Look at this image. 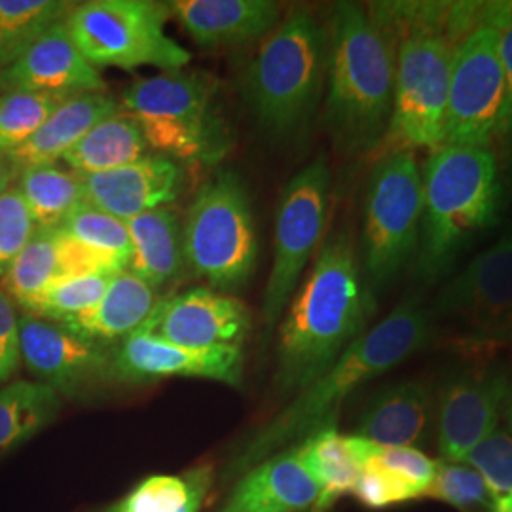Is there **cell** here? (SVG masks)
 I'll list each match as a JSON object with an SVG mask.
<instances>
[{
	"label": "cell",
	"instance_id": "cell-1",
	"mask_svg": "<svg viewBox=\"0 0 512 512\" xmlns=\"http://www.w3.org/2000/svg\"><path fill=\"white\" fill-rule=\"evenodd\" d=\"M378 310L346 230L323 241L279 325L274 387L300 393L363 336Z\"/></svg>",
	"mask_w": 512,
	"mask_h": 512
},
{
	"label": "cell",
	"instance_id": "cell-2",
	"mask_svg": "<svg viewBox=\"0 0 512 512\" xmlns=\"http://www.w3.org/2000/svg\"><path fill=\"white\" fill-rule=\"evenodd\" d=\"M321 122L342 156L384 145L395 95L397 35L357 2H336Z\"/></svg>",
	"mask_w": 512,
	"mask_h": 512
},
{
	"label": "cell",
	"instance_id": "cell-3",
	"mask_svg": "<svg viewBox=\"0 0 512 512\" xmlns=\"http://www.w3.org/2000/svg\"><path fill=\"white\" fill-rule=\"evenodd\" d=\"M431 313L420 300H404L378 325L370 327L293 403L256 429L228 465V476L243 475L260 461L334 423L342 404L363 385L401 365L431 336Z\"/></svg>",
	"mask_w": 512,
	"mask_h": 512
},
{
	"label": "cell",
	"instance_id": "cell-4",
	"mask_svg": "<svg viewBox=\"0 0 512 512\" xmlns=\"http://www.w3.org/2000/svg\"><path fill=\"white\" fill-rule=\"evenodd\" d=\"M423 213L416 275L440 283L475 239L499 222L505 200L495 152L488 147L442 145L421 167Z\"/></svg>",
	"mask_w": 512,
	"mask_h": 512
},
{
	"label": "cell",
	"instance_id": "cell-5",
	"mask_svg": "<svg viewBox=\"0 0 512 512\" xmlns=\"http://www.w3.org/2000/svg\"><path fill=\"white\" fill-rule=\"evenodd\" d=\"M452 8L454 2H376L368 8L397 35L393 114L385 137L393 148L444 145L458 46L450 37Z\"/></svg>",
	"mask_w": 512,
	"mask_h": 512
},
{
	"label": "cell",
	"instance_id": "cell-6",
	"mask_svg": "<svg viewBox=\"0 0 512 512\" xmlns=\"http://www.w3.org/2000/svg\"><path fill=\"white\" fill-rule=\"evenodd\" d=\"M327 27L306 8H294L260 40L243 71V95L260 129L293 143L310 129L325 92Z\"/></svg>",
	"mask_w": 512,
	"mask_h": 512
},
{
	"label": "cell",
	"instance_id": "cell-7",
	"mask_svg": "<svg viewBox=\"0 0 512 512\" xmlns=\"http://www.w3.org/2000/svg\"><path fill=\"white\" fill-rule=\"evenodd\" d=\"M120 105L154 154L175 162L213 165L232 147L219 105V82L200 71H167L141 78Z\"/></svg>",
	"mask_w": 512,
	"mask_h": 512
},
{
	"label": "cell",
	"instance_id": "cell-8",
	"mask_svg": "<svg viewBox=\"0 0 512 512\" xmlns=\"http://www.w3.org/2000/svg\"><path fill=\"white\" fill-rule=\"evenodd\" d=\"M423 177L416 150L389 148L370 171L363 217V274L372 291L414 266L420 249Z\"/></svg>",
	"mask_w": 512,
	"mask_h": 512
},
{
	"label": "cell",
	"instance_id": "cell-9",
	"mask_svg": "<svg viewBox=\"0 0 512 512\" xmlns=\"http://www.w3.org/2000/svg\"><path fill=\"white\" fill-rule=\"evenodd\" d=\"M184 262L217 293L243 287L255 272L258 236L247 188L236 171L202 186L183 224Z\"/></svg>",
	"mask_w": 512,
	"mask_h": 512
},
{
	"label": "cell",
	"instance_id": "cell-10",
	"mask_svg": "<svg viewBox=\"0 0 512 512\" xmlns=\"http://www.w3.org/2000/svg\"><path fill=\"white\" fill-rule=\"evenodd\" d=\"M169 8L152 0H92L76 4L65 19L74 46L101 69L156 67L181 71L192 55L167 35Z\"/></svg>",
	"mask_w": 512,
	"mask_h": 512
},
{
	"label": "cell",
	"instance_id": "cell-11",
	"mask_svg": "<svg viewBox=\"0 0 512 512\" xmlns=\"http://www.w3.org/2000/svg\"><path fill=\"white\" fill-rule=\"evenodd\" d=\"M332 173L317 156L283 186L275 213L274 262L264 289L262 317L270 334L281 323L302 275L327 232Z\"/></svg>",
	"mask_w": 512,
	"mask_h": 512
},
{
	"label": "cell",
	"instance_id": "cell-12",
	"mask_svg": "<svg viewBox=\"0 0 512 512\" xmlns=\"http://www.w3.org/2000/svg\"><path fill=\"white\" fill-rule=\"evenodd\" d=\"M503 90L499 27L482 21L454 52L444 145L494 147Z\"/></svg>",
	"mask_w": 512,
	"mask_h": 512
},
{
	"label": "cell",
	"instance_id": "cell-13",
	"mask_svg": "<svg viewBox=\"0 0 512 512\" xmlns=\"http://www.w3.org/2000/svg\"><path fill=\"white\" fill-rule=\"evenodd\" d=\"M429 313L467 338L512 344V228L442 285Z\"/></svg>",
	"mask_w": 512,
	"mask_h": 512
},
{
	"label": "cell",
	"instance_id": "cell-14",
	"mask_svg": "<svg viewBox=\"0 0 512 512\" xmlns=\"http://www.w3.org/2000/svg\"><path fill=\"white\" fill-rule=\"evenodd\" d=\"M18 344L19 361L61 399H84L118 382V346L82 338L59 323L23 313L18 319Z\"/></svg>",
	"mask_w": 512,
	"mask_h": 512
},
{
	"label": "cell",
	"instance_id": "cell-15",
	"mask_svg": "<svg viewBox=\"0 0 512 512\" xmlns=\"http://www.w3.org/2000/svg\"><path fill=\"white\" fill-rule=\"evenodd\" d=\"M512 385L499 366L467 368L452 374L435 403L440 456L461 463L499 425Z\"/></svg>",
	"mask_w": 512,
	"mask_h": 512
},
{
	"label": "cell",
	"instance_id": "cell-16",
	"mask_svg": "<svg viewBox=\"0 0 512 512\" xmlns=\"http://www.w3.org/2000/svg\"><path fill=\"white\" fill-rule=\"evenodd\" d=\"M251 323V311L241 300L198 287L160 298L141 330L184 348H243Z\"/></svg>",
	"mask_w": 512,
	"mask_h": 512
},
{
	"label": "cell",
	"instance_id": "cell-17",
	"mask_svg": "<svg viewBox=\"0 0 512 512\" xmlns=\"http://www.w3.org/2000/svg\"><path fill=\"white\" fill-rule=\"evenodd\" d=\"M243 348L192 349L135 332L116 348V374L124 384H148L164 378H202L243 384Z\"/></svg>",
	"mask_w": 512,
	"mask_h": 512
},
{
	"label": "cell",
	"instance_id": "cell-18",
	"mask_svg": "<svg viewBox=\"0 0 512 512\" xmlns=\"http://www.w3.org/2000/svg\"><path fill=\"white\" fill-rule=\"evenodd\" d=\"M0 92L46 93L69 99L80 93L105 92V80L78 52L63 21L0 73Z\"/></svg>",
	"mask_w": 512,
	"mask_h": 512
},
{
	"label": "cell",
	"instance_id": "cell-19",
	"mask_svg": "<svg viewBox=\"0 0 512 512\" xmlns=\"http://www.w3.org/2000/svg\"><path fill=\"white\" fill-rule=\"evenodd\" d=\"M86 203L129 222L143 213L169 207L183 192V167L160 154H150L139 162L82 177Z\"/></svg>",
	"mask_w": 512,
	"mask_h": 512
},
{
	"label": "cell",
	"instance_id": "cell-20",
	"mask_svg": "<svg viewBox=\"0 0 512 512\" xmlns=\"http://www.w3.org/2000/svg\"><path fill=\"white\" fill-rule=\"evenodd\" d=\"M435 427V399L421 378L385 385L372 395L351 435L380 446H425Z\"/></svg>",
	"mask_w": 512,
	"mask_h": 512
},
{
	"label": "cell",
	"instance_id": "cell-21",
	"mask_svg": "<svg viewBox=\"0 0 512 512\" xmlns=\"http://www.w3.org/2000/svg\"><path fill=\"white\" fill-rule=\"evenodd\" d=\"M169 14L202 48H238L268 37L281 21L272 0H175Z\"/></svg>",
	"mask_w": 512,
	"mask_h": 512
},
{
	"label": "cell",
	"instance_id": "cell-22",
	"mask_svg": "<svg viewBox=\"0 0 512 512\" xmlns=\"http://www.w3.org/2000/svg\"><path fill=\"white\" fill-rule=\"evenodd\" d=\"M317 501L315 480L289 446L243 473L220 512L315 511Z\"/></svg>",
	"mask_w": 512,
	"mask_h": 512
},
{
	"label": "cell",
	"instance_id": "cell-23",
	"mask_svg": "<svg viewBox=\"0 0 512 512\" xmlns=\"http://www.w3.org/2000/svg\"><path fill=\"white\" fill-rule=\"evenodd\" d=\"M118 112H122V105L109 93H80L69 97L48 116L37 133L23 147L6 156V160L18 173L35 165L57 164L99 122Z\"/></svg>",
	"mask_w": 512,
	"mask_h": 512
},
{
	"label": "cell",
	"instance_id": "cell-24",
	"mask_svg": "<svg viewBox=\"0 0 512 512\" xmlns=\"http://www.w3.org/2000/svg\"><path fill=\"white\" fill-rule=\"evenodd\" d=\"M158 302V293L141 277L122 270L110 277L107 293L92 310L63 327L93 342L118 346L145 327Z\"/></svg>",
	"mask_w": 512,
	"mask_h": 512
},
{
	"label": "cell",
	"instance_id": "cell-25",
	"mask_svg": "<svg viewBox=\"0 0 512 512\" xmlns=\"http://www.w3.org/2000/svg\"><path fill=\"white\" fill-rule=\"evenodd\" d=\"M128 224L131 256L128 270L160 293L183 272V222L171 207L143 213Z\"/></svg>",
	"mask_w": 512,
	"mask_h": 512
},
{
	"label": "cell",
	"instance_id": "cell-26",
	"mask_svg": "<svg viewBox=\"0 0 512 512\" xmlns=\"http://www.w3.org/2000/svg\"><path fill=\"white\" fill-rule=\"evenodd\" d=\"M293 448L319 488V501L313 512H329L340 497L353 492L361 475V463L349 446L348 435L338 431L336 421L298 440Z\"/></svg>",
	"mask_w": 512,
	"mask_h": 512
},
{
	"label": "cell",
	"instance_id": "cell-27",
	"mask_svg": "<svg viewBox=\"0 0 512 512\" xmlns=\"http://www.w3.org/2000/svg\"><path fill=\"white\" fill-rule=\"evenodd\" d=\"M154 154L137 126L124 109L99 122L95 128L63 156V164L80 177L107 173L139 162Z\"/></svg>",
	"mask_w": 512,
	"mask_h": 512
},
{
	"label": "cell",
	"instance_id": "cell-28",
	"mask_svg": "<svg viewBox=\"0 0 512 512\" xmlns=\"http://www.w3.org/2000/svg\"><path fill=\"white\" fill-rule=\"evenodd\" d=\"M16 188L27 203L37 228L55 230L86 203V188L80 175L57 164L21 169Z\"/></svg>",
	"mask_w": 512,
	"mask_h": 512
},
{
	"label": "cell",
	"instance_id": "cell-29",
	"mask_svg": "<svg viewBox=\"0 0 512 512\" xmlns=\"http://www.w3.org/2000/svg\"><path fill=\"white\" fill-rule=\"evenodd\" d=\"M61 397L40 382H14L0 389V458L54 423Z\"/></svg>",
	"mask_w": 512,
	"mask_h": 512
},
{
	"label": "cell",
	"instance_id": "cell-30",
	"mask_svg": "<svg viewBox=\"0 0 512 512\" xmlns=\"http://www.w3.org/2000/svg\"><path fill=\"white\" fill-rule=\"evenodd\" d=\"M211 484L209 467H196L183 476H148L101 512H200Z\"/></svg>",
	"mask_w": 512,
	"mask_h": 512
},
{
	"label": "cell",
	"instance_id": "cell-31",
	"mask_svg": "<svg viewBox=\"0 0 512 512\" xmlns=\"http://www.w3.org/2000/svg\"><path fill=\"white\" fill-rule=\"evenodd\" d=\"M74 6L67 0H0V73L69 18Z\"/></svg>",
	"mask_w": 512,
	"mask_h": 512
},
{
	"label": "cell",
	"instance_id": "cell-32",
	"mask_svg": "<svg viewBox=\"0 0 512 512\" xmlns=\"http://www.w3.org/2000/svg\"><path fill=\"white\" fill-rule=\"evenodd\" d=\"M61 275L57 228H37L25 249L2 275L4 293L25 311Z\"/></svg>",
	"mask_w": 512,
	"mask_h": 512
},
{
	"label": "cell",
	"instance_id": "cell-33",
	"mask_svg": "<svg viewBox=\"0 0 512 512\" xmlns=\"http://www.w3.org/2000/svg\"><path fill=\"white\" fill-rule=\"evenodd\" d=\"M59 230L95 255L103 256L116 272L128 270L131 241L126 222L84 203L59 226Z\"/></svg>",
	"mask_w": 512,
	"mask_h": 512
},
{
	"label": "cell",
	"instance_id": "cell-34",
	"mask_svg": "<svg viewBox=\"0 0 512 512\" xmlns=\"http://www.w3.org/2000/svg\"><path fill=\"white\" fill-rule=\"evenodd\" d=\"M110 277L112 275H59L25 313L59 325L71 323L103 298Z\"/></svg>",
	"mask_w": 512,
	"mask_h": 512
},
{
	"label": "cell",
	"instance_id": "cell-35",
	"mask_svg": "<svg viewBox=\"0 0 512 512\" xmlns=\"http://www.w3.org/2000/svg\"><path fill=\"white\" fill-rule=\"evenodd\" d=\"M65 99L46 93L0 95V158L23 147Z\"/></svg>",
	"mask_w": 512,
	"mask_h": 512
},
{
	"label": "cell",
	"instance_id": "cell-36",
	"mask_svg": "<svg viewBox=\"0 0 512 512\" xmlns=\"http://www.w3.org/2000/svg\"><path fill=\"white\" fill-rule=\"evenodd\" d=\"M425 497H433L461 512H494L495 501L484 478L467 463L440 459Z\"/></svg>",
	"mask_w": 512,
	"mask_h": 512
},
{
	"label": "cell",
	"instance_id": "cell-37",
	"mask_svg": "<svg viewBox=\"0 0 512 512\" xmlns=\"http://www.w3.org/2000/svg\"><path fill=\"white\" fill-rule=\"evenodd\" d=\"M467 463L484 478L495 503L512 492V429L497 425L494 431L465 456Z\"/></svg>",
	"mask_w": 512,
	"mask_h": 512
},
{
	"label": "cell",
	"instance_id": "cell-38",
	"mask_svg": "<svg viewBox=\"0 0 512 512\" xmlns=\"http://www.w3.org/2000/svg\"><path fill=\"white\" fill-rule=\"evenodd\" d=\"M35 232L37 224L14 184L0 196V277L6 274Z\"/></svg>",
	"mask_w": 512,
	"mask_h": 512
},
{
	"label": "cell",
	"instance_id": "cell-39",
	"mask_svg": "<svg viewBox=\"0 0 512 512\" xmlns=\"http://www.w3.org/2000/svg\"><path fill=\"white\" fill-rule=\"evenodd\" d=\"M351 495L363 507L372 511H382L393 505L420 499V494L408 482H404L401 476L393 475L374 461H366L363 465Z\"/></svg>",
	"mask_w": 512,
	"mask_h": 512
},
{
	"label": "cell",
	"instance_id": "cell-40",
	"mask_svg": "<svg viewBox=\"0 0 512 512\" xmlns=\"http://www.w3.org/2000/svg\"><path fill=\"white\" fill-rule=\"evenodd\" d=\"M499 57L503 67V109L499 118V128L495 133V158H499L512 143V14L501 27H499Z\"/></svg>",
	"mask_w": 512,
	"mask_h": 512
},
{
	"label": "cell",
	"instance_id": "cell-41",
	"mask_svg": "<svg viewBox=\"0 0 512 512\" xmlns=\"http://www.w3.org/2000/svg\"><path fill=\"white\" fill-rule=\"evenodd\" d=\"M18 319L14 302L0 289V382L8 380L19 365Z\"/></svg>",
	"mask_w": 512,
	"mask_h": 512
},
{
	"label": "cell",
	"instance_id": "cell-42",
	"mask_svg": "<svg viewBox=\"0 0 512 512\" xmlns=\"http://www.w3.org/2000/svg\"><path fill=\"white\" fill-rule=\"evenodd\" d=\"M499 169H501V179H503V186H505V192L511 196L512 200V143L511 147L507 148L499 158Z\"/></svg>",
	"mask_w": 512,
	"mask_h": 512
},
{
	"label": "cell",
	"instance_id": "cell-43",
	"mask_svg": "<svg viewBox=\"0 0 512 512\" xmlns=\"http://www.w3.org/2000/svg\"><path fill=\"white\" fill-rule=\"evenodd\" d=\"M16 179H18L16 167L10 164L6 158H0V196H2L10 186L16 184Z\"/></svg>",
	"mask_w": 512,
	"mask_h": 512
},
{
	"label": "cell",
	"instance_id": "cell-44",
	"mask_svg": "<svg viewBox=\"0 0 512 512\" xmlns=\"http://www.w3.org/2000/svg\"><path fill=\"white\" fill-rule=\"evenodd\" d=\"M494 512H512V492L495 503Z\"/></svg>",
	"mask_w": 512,
	"mask_h": 512
},
{
	"label": "cell",
	"instance_id": "cell-45",
	"mask_svg": "<svg viewBox=\"0 0 512 512\" xmlns=\"http://www.w3.org/2000/svg\"><path fill=\"white\" fill-rule=\"evenodd\" d=\"M503 414H505L507 423H509V427L512 429V389L511 393H509V399H507V403H505V410H503Z\"/></svg>",
	"mask_w": 512,
	"mask_h": 512
}]
</instances>
